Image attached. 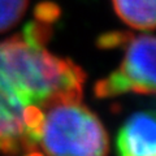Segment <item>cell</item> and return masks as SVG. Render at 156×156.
<instances>
[{"instance_id":"8992f818","label":"cell","mask_w":156,"mask_h":156,"mask_svg":"<svg viewBox=\"0 0 156 156\" xmlns=\"http://www.w3.org/2000/svg\"><path fill=\"white\" fill-rule=\"evenodd\" d=\"M29 0H0V33L11 30L25 16Z\"/></svg>"},{"instance_id":"5b68a950","label":"cell","mask_w":156,"mask_h":156,"mask_svg":"<svg viewBox=\"0 0 156 156\" xmlns=\"http://www.w3.org/2000/svg\"><path fill=\"white\" fill-rule=\"evenodd\" d=\"M116 14L133 29H156V0H112Z\"/></svg>"},{"instance_id":"6da1fadb","label":"cell","mask_w":156,"mask_h":156,"mask_svg":"<svg viewBox=\"0 0 156 156\" xmlns=\"http://www.w3.org/2000/svg\"><path fill=\"white\" fill-rule=\"evenodd\" d=\"M60 9L39 4L21 34L0 42V155L43 156L39 133L47 111L82 100L86 73L47 48Z\"/></svg>"},{"instance_id":"3957f363","label":"cell","mask_w":156,"mask_h":156,"mask_svg":"<svg viewBox=\"0 0 156 156\" xmlns=\"http://www.w3.org/2000/svg\"><path fill=\"white\" fill-rule=\"evenodd\" d=\"M103 50L120 48V65L95 83L94 92L99 99L124 94L156 95V37L150 34L111 31L98 39Z\"/></svg>"},{"instance_id":"277c9868","label":"cell","mask_w":156,"mask_h":156,"mask_svg":"<svg viewBox=\"0 0 156 156\" xmlns=\"http://www.w3.org/2000/svg\"><path fill=\"white\" fill-rule=\"evenodd\" d=\"M117 156H156V108L131 113L116 138Z\"/></svg>"},{"instance_id":"7a4b0ae2","label":"cell","mask_w":156,"mask_h":156,"mask_svg":"<svg viewBox=\"0 0 156 156\" xmlns=\"http://www.w3.org/2000/svg\"><path fill=\"white\" fill-rule=\"evenodd\" d=\"M43 156H107L109 138L100 119L81 100L53 104L39 133Z\"/></svg>"}]
</instances>
